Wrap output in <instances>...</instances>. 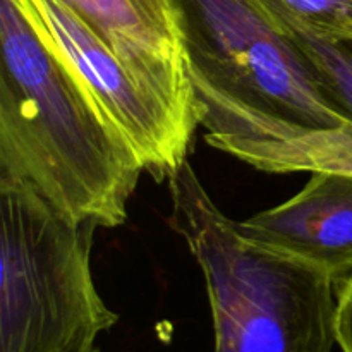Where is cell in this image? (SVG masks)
<instances>
[{
	"instance_id": "obj_4",
	"label": "cell",
	"mask_w": 352,
	"mask_h": 352,
	"mask_svg": "<svg viewBox=\"0 0 352 352\" xmlns=\"http://www.w3.org/2000/svg\"><path fill=\"white\" fill-rule=\"evenodd\" d=\"M201 116L298 127L346 120L316 86L305 57L256 0H174Z\"/></svg>"
},
{
	"instance_id": "obj_8",
	"label": "cell",
	"mask_w": 352,
	"mask_h": 352,
	"mask_svg": "<svg viewBox=\"0 0 352 352\" xmlns=\"http://www.w3.org/2000/svg\"><path fill=\"white\" fill-rule=\"evenodd\" d=\"M205 141L256 170L352 175V122L298 127L234 116H201Z\"/></svg>"
},
{
	"instance_id": "obj_6",
	"label": "cell",
	"mask_w": 352,
	"mask_h": 352,
	"mask_svg": "<svg viewBox=\"0 0 352 352\" xmlns=\"http://www.w3.org/2000/svg\"><path fill=\"white\" fill-rule=\"evenodd\" d=\"M76 14L138 82L199 126L174 0H58Z\"/></svg>"
},
{
	"instance_id": "obj_10",
	"label": "cell",
	"mask_w": 352,
	"mask_h": 352,
	"mask_svg": "<svg viewBox=\"0 0 352 352\" xmlns=\"http://www.w3.org/2000/svg\"><path fill=\"white\" fill-rule=\"evenodd\" d=\"M280 28L352 40V0H256Z\"/></svg>"
},
{
	"instance_id": "obj_7",
	"label": "cell",
	"mask_w": 352,
	"mask_h": 352,
	"mask_svg": "<svg viewBox=\"0 0 352 352\" xmlns=\"http://www.w3.org/2000/svg\"><path fill=\"white\" fill-rule=\"evenodd\" d=\"M237 227L258 246L315 265L339 284L352 268V175L313 174L298 195Z\"/></svg>"
},
{
	"instance_id": "obj_12",
	"label": "cell",
	"mask_w": 352,
	"mask_h": 352,
	"mask_svg": "<svg viewBox=\"0 0 352 352\" xmlns=\"http://www.w3.org/2000/svg\"><path fill=\"white\" fill-rule=\"evenodd\" d=\"M91 352H103V351H102V349H98V347H95V349H93Z\"/></svg>"
},
{
	"instance_id": "obj_2",
	"label": "cell",
	"mask_w": 352,
	"mask_h": 352,
	"mask_svg": "<svg viewBox=\"0 0 352 352\" xmlns=\"http://www.w3.org/2000/svg\"><path fill=\"white\" fill-rule=\"evenodd\" d=\"M167 184L170 226L205 280L213 352H333L337 282L315 265L246 239L188 160Z\"/></svg>"
},
{
	"instance_id": "obj_5",
	"label": "cell",
	"mask_w": 352,
	"mask_h": 352,
	"mask_svg": "<svg viewBox=\"0 0 352 352\" xmlns=\"http://www.w3.org/2000/svg\"><path fill=\"white\" fill-rule=\"evenodd\" d=\"M58 50L88 82L158 182L188 160L198 124L148 93L116 54L58 0H30Z\"/></svg>"
},
{
	"instance_id": "obj_9",
	"label": "cell",
	"mask_w": 352,
	"mask_h": 352,
	"mask_svg": "<svg viewBox=\"0 0 352 352\" xmlns=\"http://www.w3.org/2000/svg\"><path fill=\"white\" fill-rule=\"evenodd\" d=\"M305 57L316 86L346 122H352V40L282 28Z\"/></svg>"
},
{
	"instance_id": "obj_3",
	"label": "cell",
	"mask_w": 352,
	"mask_h": 352,
	"mask_svg": "<svg viewBox=\"0 0 352 352\" xmlns=\"http://www.w3.org/2000/svg\"><path fill=\"white\" fill-rule=\"evenodd\" d=\"M96 229L0 177V352H91L119 322L93 278Z\"/></svg>"
},
{
	"instance_id": "obj_11",
	"label": "cell",
	"mask_w": 352,
	"mask_h": 352,
	"mask_svg": "<svg viewBox=\"0 0 352 352\" xmlns=\"http://www.w3.org/2000/svg\"><path fill=\"white\" fill-rule=\"evenodd\" d=\"M336 333L340 352H352V268L337 284Z\"/></svg>"
},
{
	"instance_id": "obj_1",
	"label": "cell",
	"mask_w": 352,
	"mask_h": 352,
	"mask_svg": "<svg viewBox=\"0 0 352 352\" xmlns=\"http://www.w3.org/2000/svg\"><path fill=\"white\" fill-rule=\"evenodd\" d=\"M144 170L30 0H0V177L74 223L124 226Z\"/></svg>"
}]
</instances>
